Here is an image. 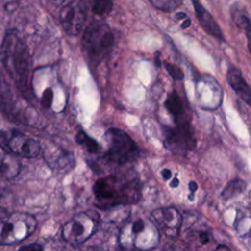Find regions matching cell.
Masks as SVG:
<instances>
[{
  "mask_svg": "<svg viewBox=\"0 0 251 251\" xmlns=\"http://www.w3.org/2000/svg\"><path fill=\"white\" fill-rule=\"evenodd\" d=\"M93 194L97 207L108 209L137 203L141 197V186L135 176H108L95 181Z\"/></svg>",
  "mask_w": 251,
  "mask_h": 251,
  "instance_id": "obj_1",
  "label": "cell"
},
{
  "mask_svg": "<svg viewBox=\"0 0 251 251\" xmlns=\"http://www.w3.org/2000/svg\"><path fill=\"white\" fill-rule=\"evenodd\" d=\"M0 146L5 150L25 158H35L40 153L39 142L19 131L0 133Z\"/></svg>",
  "mask_w": 251,
  "mask_h": 251,
  "instance_id": "obj_9",
  "label": "cell"
},
{
  "mask_svg": "<svg viewBox=\"0 0 251 251\" xmlns=\"http://www.w3.org/2000/svg\"><path fill=\"white\" fill-rule=\"evenodd\" d=\"M164 65H165V68H166L167 72L169 73V75L175 80H181V79H183L184 74H183V72L181 71V69L178 66L171 64V63H168L167 61L164 62Z\"/></svg>",
  "mask_w": 251,
  "mask_h": 251,
  "instance_id": "obj_24",
  "label": "cell"
},
{
  "mask_svg": "<svg viewBox=\"0 0 251 251\" xmlns=\"http://www.w3.org/2000/svg\"><path fill=\"white\" fill-rule=\"evenodd\" d=\"M63 29L69 35H77L86 21V8L83 0H71L60 13Z\"/></svg>",
  "mask_w": 251,
  "mask_h": 251,
  "instance_id": "obj_10",
  "label": "cell"
},
{
  "mask_svg": "<svg viewBox=\"0 0 251 251\" xmlns=\"http://www.w3.org/2000/svg\"><path fill=\"white\" fill-rule=\"evenodd\" d=\"M165 147L175 154L185 155L196 147V138L189 122L176 123L174 127L163 126Z\"/></svg>",
  "mask_w": 251,
  "mask_h": 251,
  "instance_id": "obj_8",
  "label": "cell"
},
{
  "mask_svg": "<svg viewBox=\"0 0 251 251\" xmlns=\"http://www.w3.org/2000/svg\"><path fill=\"white\" fill-rule=\"evenodd\" d=\"M176 16H177L176 19H185V18H187L186 14H184V13H177Z\"/></svg>",
  "mask_w": 251,
  "mask_h": 251,
  "instance_id": "obj_34",
  "label": "cell"
},
{
  "mask_svg": "<svg viewBox=\"0 0 251 251\" xmlns=\"http://www.w3.org/2000/svg\"><path fill=\"white\" fill-rule=\"evenodd\" d=\"M198 84L203 88L197 86V95L201 106L206 109H216L221 105L223 93L217 81L199 80Z\"/></svg>",
  "mask_w": 251,
  "mask_h": 251,
  "instance_id": "obj_12",
  "label": "cell"
},
{
  "mask_svg": "<svg viewBox=\"0 0 251 251\" xmlns=\"http://www.w3.org/2000/svg\"><path fill=\"white\" fill-rule=\"evenodd\" d=\"M123 250L122 251H135V250H129V249H125V248H122Z\"/></svg>",
  "mask_w": 251,
  "mask_h": 251,
  "instance_id": "obj_38",
  "label": "cell"
},
{
  "mask_svg": "<svg viewBox=\"0 0 251 251\" xmlns=\"http://www.w3.org/2000/svg\"><path fill=\"white\" fill-rule=\"evenodd\" d=\"M114 35L105 23L94 21L89 24L82 35V50L92 65H98L112 50Z\"/></svg>",
  "mask_w": 251,
  "mask_h": 251,
  "instance_id": "obj_4",
  "label": "cell"
},
{
  "mask_svg": "<svg viewBox=\"0 0 251 251\" xmlns=\"http://www.w3.org/2000/svg\"><path fill=\"white\" fill-rule=\"evenodd\" d=\"M8 215H9V214H8L7 210H6L5 208H3V207H0V222H1L2 220H4Z\"/></svg>",
  "mask_w": 251,
  "mask_h": 251,
  "instance_id": "obj_30",
  "label": "cell"
},
{
  "mask_svg": "<svg viewBox=\"0 0 251 251\" xmlns=\"http://www.w3.org/2000/svg\"><path fill=\"white\" fill-rule=\"evenodd\" d=\"M190 19L189 18H185V21L182 22L181 24V28H187L190 25Z\"/></svg>",
  "mask_w": 251,
  "mask_h": 251,
  "instance_id": "obj_31",
  "label": "cell"
},
{
  "mask_svg": "<svg viewBox=\"0 0 251 251\" xmlns=\"http://www.w3.org/2000/svg\"><path fill=\"white\" fill-rule=\"evenodd\" d=\"M151 4L158 10L172 12L182 5V0H150Z\"/></svg>",
  "mask_w": 251,
  "mask_h": 251,
  "instance_id": "obj_21",
  "label": "cell"
},
{
  "mask_svg": "<svg viewBox=\"0 0 251 251\" xmlns=\"http://www.w3.org/2000/svg\"><path fill=\"white\" fill-rule=\"evenodd\" d=\"M226 79L234 92L251 107V89L243 78L240 70L233 66L229 67L226 73Z\"/></svg>",
  "mask_w": 251,
  "mask_h": 251,
  "instance_id": "obj_14",
  "label": "cell"
},
{
  "mask_svg": "<svg viewBox=\"0 0 251 251\" xmlns=\"http://www.w3.org/2000/svg\"><path fill=\"white\" fill-rule=\"evenodd\" d=\"M36 219L26 213L16 212L0 222V245L19 243L33 233Z\"/></svg>",
  "mask_w": 251,
  "mask_h": 251,
  "instance_id": "obj_7",
  "label": "cell"
},
{
  "mask_svg": "<svg viewBox=\"0 0 251 251\" xmlns=\"http://www.w3.org/2000/svg\"><path fill=\"white\" fill-rule=\"evenodd\" d=\"M18 251H44V249L38 243H30L22 246Z\"/></svg>",
  "mask_w": 251,
  "mask_h": 251,
  "instance_id": "obj_26",
  "label": "cell"
},
{
  "mask_svg": "<svg viewBox=\"0 0 251 251\" xmlns=\"http://www.w3.org/2000/svg\"><path fill=\"white\" fill-rule=\"evenodd\" d=\"M151 218L161 233L170 238H176L179 234L182 225L181 214L173 207H163L151 212Z\"/></svg>",
  "mask_w": 251,
  "mask_h": 251,
  "instance_id": "obj_11",
  "label": "cell"
},
{
  "mask_svg": "<svg viewBox=\"0 0 251 251\" xmlns=\"http://www.w3.org/2000/svg\"><path fill=\"white\" fill-rule=\"evenodd\" d=\"M178 183H179V181H178V179H177V177L176 176H175L174 178H173V180H172V182L170 183V185H171V187H173V188H175V187H176L177 185H178Z\"/></svg>",
  "mask_w": 251,
  "mask_h": 251,
  "instance_id": "obj_33",
  "label": "cell"
},
{
  "mask_svg": "<svg viewBox=\"0 0 251 251\" xmlns=\"http://www.w3.org/2000/svg\"><path fill=\"white\" fill-rule=\"evenodd\" d=\"M249 202H250V205H251V191L249 192Z\"/></svg>",
  "mask_w": 251,
  "mask_h": 251,
  "instance_id": "obj_37",
  "label": "cell"
},
{
  "mask_svg": "<svg viewBox=\"0 0 251 251\" xmlns=\"http://www.w3.org/2000/svg\"><path fill=\"white\" fill-rule=\"evenodd\" d=\"M246 189V182L240 178H234L227 182L226 187L222 191V197L225 200L236 197L243 193Z\"/></svg>",
  "mask_w": 251,
  "mask_h": 251,
  "instance_id": "obj_17",
  "label": "cell"
},
{
  "mask_svg": "<svg viewBox=\"0 0 251 251\" xmlns=\"http://www.w3.org/2000/svg\"><path fill=\"white\" fill-rule=\"evenodd\" d=\"M53 99H54V93H53L52 88L48 87V88L44 89V91L42 92V95H41V104L45 108H50L53 103Z\"/></svg>",
  "mask_w": 251,
  "mask_h": 251,
  "instance_id": "obj_25",
  "label": "cell"
},
{
  "mask_svg": "<svg viewBox=\"0 0 251 251\" xmlns=\"http://www.w3.org/2000/svg\"><path fill=\"white\" fill-rule=\"evenodd\" d=\"M13 105V94L4 76L0 74V108L7 111Z\"/></svg>",
  "mask_w": 251,
  "mask_h": 251,
  "instance_id": "obj_19",
  "label": "cell"
},
{
  "mask_svg": "<svg viewBox=\"0 0 251 251\" xmlns=\"http://www.w3.org/2000/svg\"><path fill=\"white\" fill-rule=\"evenodd\" d=\"M0 58L8 75L21 91H28L31 56L27 45L16 30H8L0 46Z\"/></svg>",
  "mask_w": 251,
  "mask_h": 251,
  "instance_id": "obj_2",
  "label": "cell"
},
{
  "mask_svg": "<svg viewBox=\"0 0 251 251\" xmlns=\"http://www.w3.org/2000/svg\"><path fill=\"white\" fill-rule=\"evenodd\" d=\"M161 175L165 180H169L172 177V172L169 169H163L161 171Z\"/></svg>",
  "mask_w": 251,
  "mask_h": 251,
  "instance_id": "obj_27",
  "label": "cell"
},
{
  "mask_svg": "<svg viewBox=\"0 0 251 251\" xmlns=\"http://www.w3.org/2000/svg\"><path fill=\"white\" fill-rule=\"evenodd\" d=\"M237 25L240 28L245 30V34L247 37V46H248L249 53L251 55V20L250 18L247 15L243 16L237 23Z\"/></svg>",
  "mask_w": 251,
  "mask_h": 251,
  "instance_id": "obj_23",
  "label": "cell"
},
{
  "mask_svg": "<svg viewBox=\"0 0 251 251\" xmlns=\"http://www.w3.org/2000/svg\"><path fill=\"white\" fill-rule=\"evenodd\" d=\"M235 226L237 233L240 236H246L251 233V212L247 214L246 212L242 214V212L238 211V215L235 221Z\"/></svg>",
  "mask_w": 251,
  "mask_h": 251,
  "instance_id": "obj_20",
  "label": "cell"
},
{
  "mask_svg": "<svg viewBox=\"0 0 251 251\" xmlns=\"http://www.w3.org/2000/svg\"><path fill=\"white\" fill-rule=\"evenodd\" d=\"M155 62H156V63H155V64H156V66H157V67H160V63H161V62H160V60H159V57H158V56H156Z\"/></svg>",
  "mask_w": 251,
  "mask_h": 251,
  "instance_id": "obj_35",
  "label": "cell"
},
{
  "mask_svg": "<svg viewBox=\"0 0 251 251\" xmlns=\"http://www.w3.org/2000/svg\"><path fill=\"white\" fill-rule=\"evenodd\" d=\"M161 234L152 219L134 217L126 221L119 233V243L122 248L148 251L160 243Z\"/></svg>",
  "mask_w": 251,
  "mask_h": 251,
  "instance_id": "obj_3",
  "label": "cell"
},
{
  "mask_svg": "<svg viewBox=\"0 0 251 251\" xmlns=\"http://www.w3.org/2000/svg\"><path fill=\"white\" fill-rule=\"evenodd\" d=\"M200 241H201V243H203V244L208 243V242L210 241L209 233H207V232H202V233L200 234Z\"/></svg>",
  "mask_w": 251,
  "mask_h": 251,
  "instance_id": "obj_28",
  "label": "cell"
},
{
  "mask_svg": "<svg viewBox=\"0 0 251 251\" xmlns=\"http://www.w3.org/2000/svg\"><path fill=\"white\" fill-rule=\"evenodd\" d=\"M188 188H189V191H190L191 193H195V191L197 190L198 186H197V184H196L195 181H190L189 184H188Z\"/></svg>",
  "mask_w": 251,
  "mask_h": 251,
  "instance_id": "obj_29",
  "label": "cell"
},
{
  "mask_svg": "<svg viewBox=\"0 0 251 251\" xmlns=\"http://www.w3.org/2000/svg\"><path fill=\"white\" fill-rule=\"evenodd\" d=\"M14 155L0 146V177L11 179L19 174L21 164Z\"/></svg>",
  "mask_w": 251,
  "mask_h": 251,
  "instance_id": "obj_15",
  "label": "cell"
},
{
  "mask_svg": "<svg viewBox=\"0 0 251 251\" xmlns=\"http://www.w3.org/2000/svg\"><path fill=\"white\" fill-rule=\"evenodd\" d=\"M114 0H94L92 12L98 16H105L112 11Z\"/></svg>",
  "mask_w": 251,
  "mask_h": 251,
  "instance_id": "obj_22",
  "label": "cell"
},
{
  "mask_svg": "<svg viewBox=\"0 0 251 251\" xmlns=\"http://www.w3.org/2000/svg\"><path fill=\"white\" fill-rule=\"evenodd\" d=\"M191 2L193 4L196 17H197L202 28L208 34L215 37L216 39L224 41L225 37H224L217 22L214 20L213 16L203 7V5L198 0H191Z\"/></svg>",
  "mask_w": 251,
  "mask_h": 251,
  "instance_id": "obj_13",
  "label": "cell"
},
{
  "mask_svg": "<svg viewBox=\"0 0 251 251\" xmlns=\"http://www.w3.org/2000/svg\"><path fill=\"white\" fill-rule=\"evenodd\" d=\"M104 140L106 142L105 158L114 164L123 165L139 157L140 151L137 144L120 128H109L104 134Z\"/></svg>",
  "mask_w": 251,
  "mask_h": 251,
  "instance_id": "obj_5",
  "label": "cell"
},
{
  "mask_svg": "<svg viewBox=\"0 0 251 251\" xmlns=\"http://www.w3.org/2000/svg\"><path fill=\"white\" fill-rule=\"evenodd\" d=\"M75 142L77 144L81 145L82 147H84V149L88 153L95 154V153H98L100 151L99 143L94 138H92L87 133H85L83 130H79L76 133V135H75Z\"/></svg>",
  "mask_w": 251,
  "mask_h": 251,
  "instance_id": "obj_18",
  "label": "cell"
},
{
  "mask_svg": "<svg viewBox=\"0 0 251 251\" xmlns=\"http://www.w3.org/2000/svg\"><path fill=\"white\" fill-rule=\"evenodd\" d=\"M165 107L168 110V112L174 117L175 123L189 122L185 115L184 103L176 90L168 94L165 100Z\"/></svg>",
  "mask_w": 251,
  "mask_h": 251,
  "instance_id": "obj_16",
  "label": "cell"
},
{
  "mask_svg": "<svg viewBox=\"0 0 251 251\" xmlns=\"http://www.w3.org/2000/svg\"><path fill=\"white\" fill-rule=\"evenodd\" d=\"M82 251H94L92 248H89V249H85V250H82Z\"/></svg>",
  "mask_w": 251,
  "mask_h": 251,
  "instance_id": "obj_39",
  "label": "cell"
},
{
  "mask_svg": "<svg viewBox=\"0 0 251 251\" xmlns=\"http://www.w3.org/2000/svg\"><path fill=\"white\" fill-rule=\"evenodd\" d=\"M53 2H55V3H57V4H63L64 2H66L67 0H52Z\"/></svg>",
  "mask_w": 251,
  "mask_h": 251,
  "instance_id": "obj_36",
  "label": "cell"
},
{
  "mask_svg": "<svg viewBox=\"0 0 251 251\" xmlns=\"http://www.w3.org/2000/svg\"><path fill=\"white\" fill-rule=\"evenodd\" d=\"M99 224L100 216L95 210L80 212L63 226V239L74 246L82 244L96 232Z\"/></svg>",
  "mask_w": 251,
  "mask_h": 251,
  "instance_id": "obj_6",
  "label": "cell"
},
{
  "mask_svg": "<svg viewBox=\"0 0 251 251\" xmlns=\"http://www.w3.org/2000/svg\"><path fill=\"white\" fill-rule=\"evenodd\" d=\"M214 251H230V249L226 245H219Z\"/></svg>",
  "mask_w": 251,
  "mask_h": 251,
  "instance_id": "obj_32",
  "label": "cell"
}]
</instances>
